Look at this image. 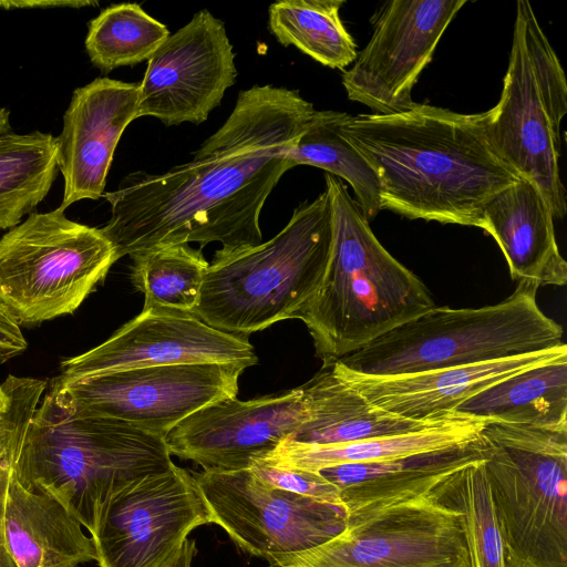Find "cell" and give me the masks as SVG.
<instances>
[{"mask_svg": "<svg viewBox=\"0 0 567 567\" xmlns=\"http://www.w3.org/2000/svg\"><path fill=\"white\" fill-rule=\"evenodd\" d=\"M484 461L473 462L452 473L434 492L443 504L463 513L471 566L509 567Z\"/></svg>", "mask_w": 567, "mask_h": 567, "instance_id": "obj_30", "label": "cell"}, {"mask_svg": "<svg viewBox=\"0 0 567 567\" xmlns=\"http://www.w3.org/2000/svg\"><path fill=\"white\" fill-rule=\"evenodd\" d=\"M27 348L20 324L0 305V363L20 355Z\"/></svg>", "mask_w": 567, "mask_h": 567, "instance_id": "obj_34", "label": "cell"}, {"mask_svg": "<svg viewBox=\"0 0 567 567\" xmlns=\"http://www.w3.org/2000/svg\"><path fill=\"white\" fill-rule=\"evenodd\" d=\"M249 470L276 488L343 507L337 486L319 472L275 467L260 461L252 462Z\"/></svg>", "mask_w": 567, "mask_h": 567, "instance_id": "obj_33", "label": "cell"}, {"mask_svg": "<svg viewBox=\"0 0 567 567\" xmlns=\"http://www.w3.org/2000/svg\"><path fill=\"white\" fill-rule=\"evenodd\" d=\"M307 417L286 441L302 444H342L406 434L436 426L453 417L413 421L389 413L337 375L331 363L301 385Z\"/></svg>", "mask_w": 567, "mask_h": 567, "instance_id": "obj_23", "label": "cell"}, {"mask_svg": "<svg viewBox=\"0 0 567 567\" xmlns=\"http://www.w3.org/2000/svg\"><path fill=\"white\" fill-rule=\"evenodd\" d=\"M3 533L17 567H76L96 558L93 540L76 517L52 495L24 487L16 466L7 493Z\"/></svg>", "mask_w": 567, "mask_h": 567, "instance_id": "obj_22", "label": "cell"}, {"mask_svg": "<svg viewBox=\"0 0 567 567\" xmlns=\"http://www.w3.org/2000/svg\"><path fill=\"white\" fill-rule=\"evenodd\" d=\"M58 169L52 134H0V233L19 225L45 198Z\"/></svg>", "mask_w": 567, "mask_h": 567, "instance_id": "obj_26", "label": "cell"}, {"mask_svg": "<svg viewBox=\"0 0 567 567\" xmlns=\"http://www.w3.org/2000/svg\"><path fill=\"white\" fill-rule=\"evenodd\" d=\"M205 524L192 474L175 465L116 494L90 534L100 567H171L190 532Z\"/></svg>", "mask_w": 567, "mask_h": 567, "instance_id": "obj_13", "label": "cell"}, {"mask_svg": "<svg viewBox=\"0 0 567 567\" xmlns=\"http://www.w3.org/2000/svg\"><path fill=\"white\" fill-rule=\"evenodd\" d=\"M484 426L483 420L456 416L416 432L342 444L284 441L257 461L275 467L319 472L341 464L379 462L455 446L477 439Z\"/></svg>", "mask_w": 567, "mask_h": 567, "instance_id": "obj_25", "label": "cell"}, {"mask_svg": "<svg viewBox=\"0 0 567 567\" xmlns=\"http://www.w3.org/2000/svg\"><path fill=\"white\" fill-rule=\"evenodd\" d=\"M564 353L566 343L508 359L390 377L358 374L336 361L331 365L373 405L413 421H437L455 416V408L484 389Z\"/></svg>", "mask_w": 567, "mask_h": 567, "instance_id": "obj_19", "label": "cell"}, {"mask_svg": "<svg viewBox=\"0 0 567 567\" xmlns=\"http://www.w3.org/2000/svg\"><path fill=\"white\" fill-rule=\"evenodd\" d=\"M485 473L509 567H567V426L486 423Z\"/></svg>", "mask_w": 567, "mask_h": 567, "instance_id": "obj_7", "label": "cell"}, {"mask_svg": "<svg viewBox=\"0 0 567 567\" xmlns=\"http://www.w3.org/2000/svg\"><path fill=\"white\" fill-rule=\"evenodd\" d=\"M482 229L501 248L509 274L518 282L563 286L567 264L560 255L554 216L540 190L520 178L484 206Z\"/></svg>", "mask_w": 567, "mask_h": 567, "instance_id": "obj_21", "label": "cell"}, {"mask_svg": "<svg viewBox=\"0 0 567 567\" xmlns=\"http://www.w3.org/2000/svg\"><path fill=\"white\" fill-rule=\"evenodd\" d=\"M332 210L330 260L299 311L323 364L348 355L434 305L421 279L378 240L342 181L326 174Z\"/></svg>", "mask_w": 567, "mask_h": 567, "instance_id": "obj_3", "label": "cell"}, {"mask_svg": "<svg viewBox=\"0 0 567 567\" xmlns=\"http://www.w3.org/2000/svg\"><path fill=\"white\" fill-rule=\"evenodd\" d=\"M491 142L503 162L543 194L554 218L567 212L560 178V124L567 80L532 4L516 3L508 68L497 104L486 111Z\"/></svg>", "mask_w": 567, "mask_h": 567, "instance_id": "obj_8", "label": "cell"}, {"mask_svg": "<svg viewBox=\"0 0 567 567\" xmlns=\"http://www.w3.org/2000/svg\"><path fill=\"white\" fill-rule=\"evenodd\" d=\"M341 130L374 168L381 209L482 228L486 203L520 177L496 153L487 113L414 103L391 114L347 113Z\"/></svg>", "mask_w": 567, "mask_h": 567, "instance_id": "obj_2", "label": "cell"}, {"mask_svg": "<svg viewBox=\"0 0 567 567\" xmlns=\"http://www.w3.org/2000/svg\"><path fill=\"white\" fill-rule=\"evenodd\" d=\"M538 288L518 282L508 298L482 308L433 306L336 362L358 374L390 377L508 359L561 346L563 328L538 307Z\"/></svg>", "mask_w": 567, "mask_h": 567, "instance_id": "obj_6", "label": "cell"}, {"mask_svg": "<svg viewBox=\"0 0 567 567\" xmlns=\"http://www.w3.org/2000/svg\"><path fill=\"white\" fill-rule=\"evenodd\" d=\"M483 433L455 446L379 462L341 464L319 473L337 486L348 517L431 494L452 473L485 460Z\"/></svg>", "mask_w": 567, "mask_h": 567, "instance_id": "obj_20", "label": "cell"}, {"mask_svg": "<svg viewBox=\"0 0 567 567\" xmlns=\"http://www.w3.org/2000/svg\"><path fill=\"white\" fill-rule=\"evenodd\" d=\"M31 213L0 238V305L19 324L73 313L117 261L101 228Z\"/></svg>", "mask_w": 567, "mask_h": 567, "instance_id": "obj_9", "label": "cell"}, {"mask_svg": "<svg viewBox=\"0 0 567 567\" xmlns=\"http://www.w3.org/2000/svg\"><path fill=\"white\" fill-rule=\"evenodd\" d=\"M258 362L247 337L215 329L190 312L148 309L100 346L61 363L50 388L110 372L184 363Z\"/></svg>", "mask_w": 567, "mask_h": 567, "instance_id": "obj_16", "label": "cell"}, {"mask_svg": "<svg viewBox=\"0 0 567 567\" xmlns=\"http://www.w3.org/2000/svg\"><path fill=\"white\" fill-rule=\"evenodd\" d=\"M343 0H280L270 4L269 30L277 41L293 45L322 65L344 70L357 58V45L340 18Z\"/></svg>", "mask_w": 567, "mask_h": 567, "instance_id": "obj_28", "label": "cell"}, {"mask_svg": "<svg viewBox=\"0 0 567 567\" xmlns=\"http://www.w3.org/2000/svg\"><path fill=\"white\" fill-rule=\"evenodd\" d=\"M138 84L110 78L75 89L55 137L56 164L64 179L61 208L103 196L117 143L138 117Z\"/></svg>", "mask_w": 567, "mask_h": 567, "instance_id": "obj_18", "label": "cell"}, {"mask_svg": "<svg viewBox=\"0 0 567 567\" xmlns=\"http://www.w3.org/2000/svg\"><path fill=\"white\" fill-rule=\"evenodd\" d=\"M315 111L297 90L254 85L239 92L190 162L127 175L103 194L111 218L101 230L116 259L178 244L216 241L224 250L261 244V209L295 167L291 151Z\"/></svg>", "mask_w": 567, "mask_h": 567, "instance_id": "obj_1", "label": "cell"}, {"mask_svg": "<svg viewBox=\"0 0 567 567\" xmlns=\"http://www.w3.org/2000/svg\"><path fill=\"white\" fill-rule=\"evenodd\" d=\"M307 417L302 388L248 401L210 403L165 435L171 455L193 461L203 471L249 468L289 439Z\"/></svg>", "mask_w": 567, "mask_h": 567, "instance_id": "obj_17", "label": "cell"}, {"mask_svg": "<svg viewBox=\"0 0 567 567\" xmlns=\"http://www.w3.org/2000/svg\"><path fill=\"white\" fill-rule=\"evenodd\" d=\"M347 113L315 111L291 151L297 165H310L346 179L368 221L381 210L380 181L368 159L343 135Z\"/></svg>", "mask_w": 567, "mask_h": 567, "instance_id": "obj_27", "label": "cell"}, {"mask_svg": "<svg viewBox=\"0 0 567 567\" xmlns=\"http://www.w3.org/2000/svg\"><path fill=\"white\" fill-rule=\"evenodd\" d=\"M190 474L208 523L220 526L240 549L265 560L316 547L347 527L343 507L276 488L249 468Z\"/></svg>", "mask_w": 567, "mask_h": 567, "instance_id": "obj_12", "label": "cell"}, {"mask_svg": "<svg viewBox=\"0 0 567 567\" xmlns=\"http://www.w3.org/2000/svg\"><path fill=\"white\" fill-rule=\"evenodd\" d=\"M243 362L168 364L121 370L79 380L49 392L82 416L106 417L164 437L197 410L237 398Z\"/></svg>", "mask_w": 567, "mask_h": 567, "instance_id": "obj_11", "label": "cell"}, {"mask_svg": "<svg viewBox=\"0 0 567 567\" xmlns=\"http://www.w3.org/2000/svg\"><path fill=\"white\" fill-rule=\"evenodd\" d=\"M332 240V210L324 190L300 204L270 240L217 250L192 313L215 329L244 337L297 318L321 285Z\"/></svg>", "mask_w": 567, "mask_h": 567, "instance_id": "obj_5", "label": "cell"}, {"mask_svg": "<svg viewBox=\"0 0 567 567\" xmlns=\"http://www.w3.org/2000/svg\"><path fill=\"white\" fill-rule=\"evenodd\" d=\"M2 396H3V385H2V383H0V403H1Z\"/></svg>", "mask_w": 567, "mask_h": 567, "instance_id": "obj_37", "label": "cell"}, {"mask_svg": "<svg viewBox=\"0 0 567 567\" xmlns=\"http://www.w3.org/2000/svg\"><path fill=\"white\" fill-rule=\"evenodd\" d=\"M267 567H472L463 513L431 494L348 517L316 547L271 556Z\"/></svg>", "mask_w": 567, "mask_h": 567, "instance_id": "obj_10", "label": "cell"}, {"mask_svg": "<svg viewBox=\"0 0 567 567\" xmlns=\"http://www.w3.org/2000/svg\"><path fill=\"white\" fill-rule=\"evenodd\" d=\"M235 53L225 24L204 9L162 43L138 84V117L198 125L236 83Z\"/></svg>", "mask_w": 567, "mask_h": 567, "instance_id": "obj_15", "label": "cell"}, {"mask_svg": "<svg viewBox=\"0 0 567 567\" xmlns=\"http://www.w3.org/2000/svg\"><path fill=\"white\" fill-rule=\"evenodd\" d=\"M95 1L84 0H0V9H34V8H55L69 7L79 9L85 6H96Z\"/></svg>", "mask_w": 567, "mask_h": 567, "instance_id": "obj_35", "label": "cell"}, {"mask_svg": "<svg viewBox=\"0 0 567 567\" xmlns=\"http://www.w3.org/2000/svg\"><path fill=\"white\" fill-rule=\"evenodd\" d=\"M11 131L10 112L6 107L0 109V134Z\"/></svg>", "mask_w": 567, "mask_h": 567, "instance_id": "obj_36", "label": "cell"}, {"mask_svg": "<svg viewBox=\"0 0 567 567\" xmlns=\"http://www.w3.org/2000/svg\"><path fill=\"white\" fill-rule=\"evenodd\" d=\"M169 34L140 4H112L90 21L85 50L93 65L109 73L148 60Z\"/></svg>", "mask_w": 567, "mask_h": 567, "instance_id": "obj_31", "label": "cell"}, {"mask_svg": "<svg viewBox=\"0 0 567 567\" xmlns=\"http://www.w3.org/2000/svg\"><path fill=\"white\" fill-rule=\"evenodd\" d=\"M33 414L32 405L16 401L0 411V567H17L7 550L3 515L11 475Z\"/></svg>", "mask_w": 567, "mask_h": 567, "instance_id": "obj_32", "label": "cell"}, {"mask_svg": "<svg viewBox=\"0 0 567 567\" xmlns=\"http://www.w3.org/2000/svg\"><path fill=\"white\" fill-rule=\"evenodd\" d=\"M453 415L537 427L567 426V353L473 395Z\"/></svg>", "mask_w": 567, "mask_h": 567, "instance_id": "obj_24", "label": "cell"}, {"mask_svg": "<svg viewBox=\"0 0 567 567\" xmlns=\"http://www.w3.org/2000/svg\"><path fill=\"white\" fill-rule=\"evenodd\" d=\"M132 282L144 295L143 310L190 312L197 306L209 262L188 244L158 247L132 257Z\"/></svg>", "mask_w": 567, "mask_h": 567, "instance_id": "obj_29", "label": "cell"}, {"mask_svg": "<svg viewBox=\"0 0 567 567\" xmlns=\"http://www.w3.org/2000/svg\"><path fill=\"white\" fill-rule=\"evenodd\" d=\"M466 0H392L380 8L373 33L343 72L348 99L377 114L410 109L411 92L445 29Z\"/></svg>", "mask_w": 567, "mask_h": 567, "instance_id": "obj_14", "label": "cell"}, {"mask_svg": "<svg viewBox=\"0 0 567 567\" xmlns=\"http://www.w3.org/2000/svg\"><path fill=\"white\" fill-rule=\"evenodd\" d=\"M14 466L24 487L55 497L92 533L116 494L175 464L164 437L122 421L74 414L48 392Z\"/></svg>", "mask_w": 567, "mask_h": 567, "instance_id": "obj_4", "label": "cell"}]
</instances>
